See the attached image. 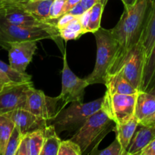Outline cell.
<instances>
[{"label":"cell","instance_id":"obj_1","mask_svg":"<svg viewBox=\"0 0 155 155\" xmlns=\"http://www.w3.org/2000/svg\"><path fill=\"white\" fill-rule=\"evenodd\" d=\"M149 7L150 0H136L132 5H124V11L119 21L111 29L119 45V53L113 68L133 45L141 40Z\"/></svg>","mask_w":155,"mask_h":155},{"label":"cell","instance_id":"obj_2","mask_svg":"<svg viewBox=\"0 0 155 155\" xmlns=\"http://www.w3.org/2000/svg\"><path fill=\"white\" fill-rule=\"evenodd\" d=\"M96 40V60L92 72L86 78L89 85L102 83L113 68L119 53V45L110 30L100 27L93 33Z\"/></svg>","mask_w":155,"mask_h":155},{"label":"cell","instance_id":"obj_3","mask_svg":"<svg viewBox=\"0 0 155 155\" xmlns=\"http://www.w3.org/2000/svg\"><path fill=\"white\" fill-rule=\"evenodd\" d=\"M115 127L113 120L101 107L88 118L71 139L80 145L83 154H93L100 142L107 133L114 130Z\"/></svg>","mask_w":155,"mask_h":155},{"label":"cell","instance_id":"obj_4","mask_svg":"<svg viewBox=\"0 0 155 155\" xmlns=\"http://www.w3.org/2000/svg\"><path fill=\"white\" fill-rule=\"evenodd\" d=\"M50 39L58 44L61 39L55 24L43 26H20L10 24L0 14V45L7 48L11 42L39 41Z\"/></svg>","mask_w":155,"mask_h":155},{"label":"cell","instance_id":"obj_5","mask_svg":"<svg viewBox=\"0 0 155 155\" xmlns=\"http://www.w3.org/2000/svg\"><path fill=\"white\" fill-rule=\"evenodd\" d=\"M104 97L90 102L73 101L71 105L64 108L51 121L58 133L64 131L78 130L88 118L102 107Z\"/></svg>","mask_w":155,"mask_h":155},{"label":"cell","instance_id":"obj_6","mask_svg":"<svg viewBox=\"0 0 155 155\" xmlns=\"http://www.w3.org/2000/svg\"><path fill=\"white\" fill-rule=\"evenodd\" d=\"M145 64L146 56L141 39L126 53L110 73H120L136 89L142 90Z\"/></svg>","mask_w":155,"mask_h":155},{"label":"cell","instance_id":"obj_7","mask_svg":"<svg viewBox=\"0 0 155 155\" xmlns=\"http://www.w3.org/2000/svg\"><path fill=\"white\" fill-rule=\"evenodd\" d=\"M66 105L59 95L49 97L43 91L35 89L32 86L27 92L25 109L39 117L51 122Z\"/></svg>","mask_w":155,"mask_h":155},{"label":"cell","instance_id":"obj_8","mask_svg":"<svg viewBox=\"0 0 155 155\" xmlns=\"http://www.w3.org/2000/svg\"><path fill=\"white\" fill-rule=\"evenodd\" d=\"M136 96L137 94L124 95L105 92L101 107L115 124H122L135 117Z\"/></svg>","mask_w":155,"mask_h":155},{"label":"cell","instance_id":"obj_9","mask_svg":"<svg viewBox=\"0 0 155 155\" xmlns=\"http://www.w3.org/2000/svg\"><path fill=\"white\" fill-rule=\"evenodd\" d=\"M61 83V92L59 96L67 105L73 101L83 102L85 89L89 84L86 78H80L71 71L68 63L66 50L63 51Z\"/></svg>","mask_w":155,"mask_h":155},{"label":"cell","instance_id":"obj_10","mask_svg":"<svg viewBox=\"0 0 155 155\" xmlns=\"http://www.w3.org/2000/svg\"><path fill=\"white\" fill-rule=\"evenodd\" d=\"M33 86L32 81L12 83L5 86L0 92V115L17 109H25L29 89Z\"/></svg>","mask_w":155,"mask_h":155},{"label":"cell","instance_id":"obj_11","mask_svg":"<svg viewBox=\"0 0 155 155\" xmlns=\"http://www.w3.org/2000/svg\"><path fill=\"white\" fill-rule=\"evenodd\" d=\"M37 41H21L11 42L6 49L8 51L9 64L16 71L26 73L37 48Z\"/></svg>","mask_w":155,"mask_h":155},{"label":"cell","instance_id":"obj_12","mask_svg":"<svg viewBox=\"0 0 155 155\" xmlns=\"http://www.w3.org/2000/svg\"><path fill=\"white\" fill-rule=\"evenodd\" d=\"M0 14L5 21L15 25L43 26L54 24L39 21L19 2L4 5L0 9Z\"/></svg>","mask_w":155,"mask_h":155},{"label":"cell","instance_id":"obj_13","mask_svg":"<svg viewBox=\"0 0 155 155\" xmlns=\"http://www.w3.org/2000/svg\"><path fill=\"white\" fill-rule=\"evenodd\" d=\"M5 115L15 123L23 135L29 134L38 130H43L48 126L49 123L24 108L17 109Z\"/></svg>","mask_w":155,"mask_h":155},{"label":"cell","instance_id":"obj_14","mask_svg":"<svg viewBox=\"0 0 155 155\" xmlns=\"http://www.w3.org/2000/svg\"><path fill=\"white\" fill-rule=\"evenodd\" d=\"M154 139L155 126L142 125L139 123L127 150V155H139L142 149Z\"/></svg>","mask_w":155,"mask_h":155},{"label":"cell","instance_id":"obj_15","mask_svg":"<svg viewBox=\"0 0 155 155\" xmlns=\"http://www.w3.org/2000/svg\"><path fill=\"white\" fill-rule=\"evenodd\" d=\"M104 85L106 86V92L111 94L134 95L139 92V90L119 72L107 74Z\"/></svg>","mask_w":155,"mask_h":155},{"label":"cell","instance_id":"obj_16","mask_svg":"<svg viewBox=\"0 0 155 155\" xmlns=\"http://www.w3.org/2000/svg\"><path fill=\"white\" fill-rule=\"evenodd\" d=\"M155 113V95L148 91L139 90L136 96L135 116L139 121L149 117Z\"/></svg>","mask_w":155,"mask_h":155},{"label":"cell","instance_id":"obj_17","mask_svg":"<svg viewBox=\"0 0 155 155\" xmlns=\"http://www.w3.org/2000/svg\"><path fill=\"white\" fill-rule=\"evenodd\" d=\"M146 61L155 42V0H150V7L142 36Z\"/></svg>","mask_w":155,"mask_h":155},{"label":"cell","instance_id":"obj_18","mask_svg":"<svg viewBox=\"0 0 155 155\" xmlns=\"http://www.w3.org/2000/svg\"><path fill=\"white\" fill-rule=\"evenodd\" d=\"M140 121L136 116L133 117L127 122L120 124H116L114 131L116 133V138L119 140L120 143L123 147V149L127 155V150L130 145L133 136L139 125Z\"/></svg>","mask_w":155,"mask_h":155},{"label":"cell","instance_id":"obj_19","mask_svg":"<svg viewBox=\"0 0 155 155\" xmlns=\"http://www.w3.org/2000/svg\"><path fill=\"white\" fill-rule=\"evenodd\" d=\"M53 1L54 0H24L19 3H21L26 10L34 15L39 21L49 23L48 20L49 19L50 8Z\"/></svg>","mask_w":155,"mask_h":155},{"label":"cell","instance_id":"obj_20","mask_svg":"<svg viewBox=\"0 0 155 155\" xmlns=\"http://www.w3.org/2000/svg\"><path fill=\"white\" fill-rule=\"evenodd\" d=\"M44 134L45 139L40 155H58L61 140L54 126L52 124L47 126L44 129Z\"/></svg>","mask_w":155,"mask_h":155},{"label":"cell","instance_id":"obj_21","mask_svg":"<svg viewBox=\"0 0 155 155\" xmlns=\"http://www.w3.org/2000/svg\"><path fill=\"white\" fill-rule=\"evenodd\" d=\"M15 127L12 120L5 114L0 115V155H5L8 142Z\"/></svg>","mask_w":155,"mask_h":155},{"label":"cell","instance_id":"obj_22","mask_svg":"<svg viewBox=\"0 0 155 155\" xmlns=\"http://www.w3.org/2000/svg\"><path fill=\"white\" fill-rule=\"evenodd\" d=\"M59 35L62 39L67 41L75 40L86 33L82 26L80 18L77 17L64 28L58 29Z\"/></svg>","mask_w":155,"mask_h":155},{"label":"cell","instance_id":"obj_23","mask_svg":"<svg viewBox=\"0 0 155 155\" xmlns=\"http://www.w3.org/2000/svg\"><path fill=\"white\" fill-rule=\"evenodd\" d=\"M155 77V42L151 49V53L147 59L146 64L144 71L143 81H142V90L148 91Z\"/></svg>","mask_w":155,"mask_h":155},{"label":"cell","instance_id":"obj_24","mask_svg":"<svg viewBox=\"0 0 155 155\" xmlns=\"http://www.w3.org/2000/svg\"><path fill=\"white\" fill-rule=\"evenodd\" d=\"M105 7L100 0H98L90 8V17L87 27L88 33H94L101 27V21L104 8Z\"/></svg>","mask_w":155,"mask_h":155},{"label":"cell","instance_id":"obj_25","mask_svg":"<svg viewBox=\"0 0 155 155\" xmlns=\"http://www.w3.org/2000/svg\"><path fill=\"white\" fill-rule=\"evenodd\" d=\"M0 70L2 71L13 83H22L31 81L32 76L27 73H21L14 69L10 64H7L0 60Z\"/></svg>","mask_w":155,"mask_h":155},{"label":"cell","instance_id":"obj_26","mask_svg":"<svg viewBox=\"0 0 155 155\" xmlns=\"http://www.w3.org/2000/svg\"><path fill=\"white\" fill-rule=\"evenodd\" d=\"M29 142H30V155H40L43 146L45 134L43 130H38L29 133Z\"/></svg>","mask_w":155,"mask_h":155},{"label":"cell","instance_id":"obj_27","mask_svg":"<svg viewBox=\"0 0 155 155\" xmlns=\"http://www.w3.org/2000/svg\"><path fill=\"white\" fill-rule=\"evenodd\" d=\"M24 136V135L22 134L19 128L15 126L12 133V136L8 142L5 155H16L17 151H18Z\"/></svg>","mask_w":155,"mask_h":155},{"label":"cell","instance_id":"obj_28","mask_svg":"<svg viewBox=\"0 0 155 155\" xmlns=\"http://www.w3.org/2000/svg\"><path fill=\"white\" fill-rule=\"evenodd\" d=\"M81 148L77 142L71 139L61 141L58 155H81Z\"/></svg>","mask_w":155,"mask_h":155},{"label":"cell","instance_id":"obj_29","mask_svg":"<svg viewBox=\"0 0 155 155\" xmlns=\"http://www.w3.org/2000/svg\"><path fill=\"white\" fill-rule=\"evenodd\" d=\"M95 154L99 155H126L122 145L117 138H115L114 141L108 147L102 151L95 152Z\"/></svg>","mask_w":155,"mask_h":155},{"label":"cell","instance_id":"obj_30","mask_svg":"<svg viewBox=\"0 0 155 155\" xmlns=\"http://www.w3.org/2000/svg\"><path fill=\"white\" fill-rule=\"evenodd\" d=\"M66 0H54L51 5L49 19L56 20L64 15V8Z\"/></svg>","mask_w":155,"mask_h":155},{"label":"cell","instance_id":"obj_31","mask_svg":"<svg viewBox=\"0 0 155 155\" xmlns=\"http://www.w3.org/2000/svg\"><path fill=\"white\" fill-rule=\"evenodd\" d=\"M76 18H77V16H75V15H72V14H64V15H61L60 18L56 19V26H57L58 29H61L65 27L67 25H68L71 21H74Z\"/></svg>","mask_w":155,"mask_h":155},{"label":"cell","instance_id":"obj_32","mask_svg":"<svg viewBox=\"0 0 155 155\" xmlns=\"http://www.w3.org/2000/svg\"><path fill=\"white\" fill-rule=\"evenodd\" d=\"M16 155H30V142H29L28 134L24 135L21 142Z\"/></svg>","mask_w":155,"mask_h":155},{"label":"cell","instance_id":"obj_33","mask_svg":"<svg viewBox=\"0 0 155 155\" xmlns=\"http://www.w3.org/2000/svg\"><path fill=\"white\" fill-rule=\"evenodd\" d=\"M89 17H90V9H88L86 10L83 15H80L79 18H80V21L81 22L82 26H83V29L86 31V33H87V27H88V24H89Z\"/></svg>","mask_w":155,"mask_h":155},{"label":"cell","instance_id":"obj_34","mask_svg":"<svg viewBox=\"0 0 155 155\" xmlns=\"http://www.w3.org/2000/svg\"><path fill=\"white\" fill-rule=\"evenodd\" d=\"M139 155H155V139L142 149Z\"/></svg>","mask_w":155,"mask_h":155},{"label":"cell","instance_id":"obj_35","mask_svg":"<svg viewBox=\"0 0 155 155\" xmlns=\"http://www.w3.org/2000/svg\"><path fill=\"white\" fill-rule=\"evenodd\" d=\"M12 83H13L6 74L2 71L0 70V92L4 89L5 86H6L7 85L12 84Z\"/></svg>","mask_w":155,"mask_h":155},{"label":"cell","instance_id":"obj_36","mask_svg":"<svg viewBox=\"0 0 155 155\" xmlns=\"http://www.w3.org/2000/svg\"><path fill=\"white\" fill-rule=\"evenodd\" d=\"M86 11V9H85L84 8H83V6L82 5L81 2H80V3H78V4H77L75 7L71 9V10L68 13L72 14V15H75V16L80 17V15H83V14Z\"/></svg>","mask_w":155,"mask_h":155},{"label":"cell","instance_id":"obj_37","mask_svg":"<svg viewBox=\"0 0 155 155\" xmlns=\"http://www.w3.org/2000/svg\"><path fill=\"white\" fill-rule=\"evenodd\" d=\"M80 2H81V0H66L64 8V14L68 13L73 8L75 7Z\"/></svg>","mask_w":155,"mask_h":155},{"label":"cell","instance_id":"obj_38","mask_svg":"<svg viewBox=\"0 0 155 155\" xmlns=\"http://www.w3.org/2000/svg\"><path fill=\"white\" fill-rule=\"evenodd\" d=\"M98 0H81V4L86 10L90 9Z\"/></svg>","mask_w":155,"mask_h":155},{"label":"cell","instance_id":"obj_39","mask_svg":"<svg viewBox=\"0 0 155 155\" xmlns=\"http://www.w3.org/2000/svg\"><path fill=\"white\" fill-rule=\"evenodd\" d=\"M140 124L146 126H155V113L151 116H150L149 117L141 121Z\"/></svg>","mask_w":155,"mask_h":155},{"label":"cell","instance_id":"obj_40","mask_svg":"<svg viewBox=\"0 0 155 155\" xmlns=\"http://www.w3.org/2000/svg\"><path fill=\"white\" fill-rule=\"evenodd\" d=\"M4 5L5 4H12V3H18L24 1V0H2Z\"/></svg>","mask_w":155,"mask_h":155},{"label":"cell","instance_id":"obj_41","mask_svg":"<svg viewBox=\"0 0 155 155\" xmlns=\"http://www.w3.org/2000/svg\"><path fill=\"white\" fill-rule=\"evenodd\" d=\"M123 3H124V5H132L133 3H134L135 0H122Z\"/></svg>","mask_w":155,"mask_h":155},{"label":"cell","instance_id":"obj_42","mask_svg":"<svg viewBox=\"0 0 155 155\" xmlns=\"http://www.w3.org/2000/svg\"><path fill=\"white\" fill-rule=\"evenodd\" d=\"M148 92H150L151 94H152V95H155V84L153 86H151L149 89H148Z\"/></svg>","mask_w":155,"mask_h":155},{"label":"cell","instance_id":"obj_43","mask_svg":"<svg viewBox=\"0 0 155 155\" xmlns=\"http://www.w3.org/2000/svg\"><path fill=\"white\" fill-rule=\"evenodd\" d=\"M3 6H4V3L2 2V0H0V9H1Z\"/></svg>","mask_w":155,"mask_h":155},{"label":"cell","instance_id":"obj_44","mask_svg":"<svg viewBox=\"0 0 155 155\" xmlns=\"http://www.w3.org/2000/svg\"><path fill=\"white\" fill-rule=\"evenodd\" d=\"M33 1H38V0H33Z\"/></svg>","mask_w":155,"mask_h":155},{"label":"cell","instance_id":"obj_45","mask_svg":"<svg viewBox=\"0 0 155 155\" xmlns=\"http://www.w3.org/2000/svg\"><path fill=\"white\" fill-rule=\"evenodd\" d=\"M135 1H136V0H135Z\"/></svg>","mask_w":155,"mask_h":155}]
</instances>
